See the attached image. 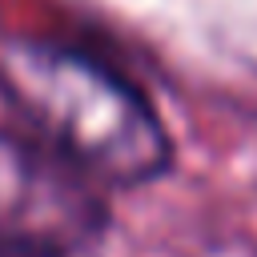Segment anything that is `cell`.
I'll return each instance as SVG.
<instances>
[{
  "instance_id": "obj_2",
  "label": "cell",
  "mask_w": 257,
  "mask_h": 257,
  "mask_svg": "<svg viewBox=\"0 0 257 257\" xmlns=\"http://www.w3.org/2000/svg\"><path fill=\"white\" fill-rule=\"evenodd\" d=\"M68 225H80V201L64 197L52 169L16 137L0 133V245H56Z\"/></svg>"
},
{
  "instance_id": "obj_1",
  "label": "cell",
  "mask_w": 257,
  "mask_h": 257,
  "mask_svg": "<svg viewBox=\"0 0 257 257\" xmlns=\"http://www.w3.org/2000/svg\"><path fill=\"white\" fill-rule=\"evenodd\" d=\"M0 84L36 137L76 173L141 185L169 169L173 145L149 100L96 56L68 44H4Z\"/></svg>"
}]
</instances>
